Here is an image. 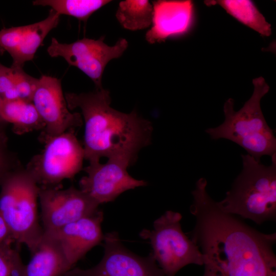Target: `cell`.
Listing matches in <instances>:
<instances>
[{"label": "cell", "mask_w": 276, "mask_h": 276, "mask_svg": "<svg viewBox=\"0 0 276 276\" xmlns=\"http://www.w3.org/2000/svg\"><path fill=\"white\" fill-rule=\"evenodd\" d=\"M20 165L17 156L8 149L7 144L0 145V186L5 176Z\"/></svg>", "instance_id": "cb8c5ba5"}, {"label": "cell", "mask_w": 276, "mask_h": 276, "mask_svg": "<svg viewBox=\"0 0 276 276\" xmlns=\"http://www.w3.org/2000/svg\"><path fill=\"white\" fill-rule=\"evenodd\" d=\"M42 141L43 149L31 158L26 168L38 185L56 187L63 180L73 178L82 169L84 151L75 130Z\"/></svg>", "instance_id": "52a82bcc"}, {"label": "cell", "mask_w": 276, "mask_h": 276, "mask_svg": "<svg viewBox=\"0 0 276 276\" xmlns=\"http://www.w3.org/2000/svg\"><path fill=\"white\" fill-rule=\"evenodd\" d=\"M211 6L218 5L241 23L264 36L271 34V25L257 9L254 3L247 0L205 1Z\"/></svg>", "instance_id": "ac0fdd59"}, {"label": "cell", "mask_w": 276, "mask_h": 276, "mask_svg": "<svg viewBox=\"0 0 276 276\" xmlns=\"http://www.w3.org/2000/svg\"><path fill=\"white\" fill-rule=\"evenodd\" d=\"M109 0H36L34 6H49L59 15L75 17L86 22L95 12L110 3Z\"/></svg>", "instance_id": "ffe728a7"}, {"label": "cell", "mask_w": 276, "mask_h": 276, "mask_svg": "<svg viewBox=\"0 0 276 276\" xmlns=\"http://www.w3.org/2000/svg\"><path fill=\"white\" fill-rule=\"evenodd\" d=\"M32 257L25 265V276H62L72 269L56 238L43 232Z\"/></svg>", "instance_id": "2e32d148"}, {"label": "cell", "mask_w": 276, "mask_h": 276, "mask_svg": "<svg viewBox=\"0 0 276 276\" xmlns=\"http://www.w3.org/2000/svg\"><path fill=\"white\" fill-rule=\"evenodd\" d=\"M39 187L31 173L21 165L7 174L0 186V215L16 246L25 244L32 254L43 234L37 217Z\"/></svg>", "instance_id": "5b68a950"}, {"label": "cell", "mask_w": 276, "mask_h": 276, "mask_svg": "<svg viewBox=\"0 0 276 276\" xmlns=\"http://www.w3.org/2000/svg\"><path fill=\"white\" fill-rule=\"evenodd\" d=\"M104 254L96 266L88 269L73 267L62 276H165L151 252L139 256L126 248L116 232L104 235Z\"/></svg>", "instance_id": "9c48e42d"}, {"label": "cell", "mask_w": 276, "mask_h": 276, "mask_svg": "<svg viewBox=\"0 0 276 276\" xmlns=\"http://www.w3.org/2000/svg\"><path fill=\"white\" fill-rule=\"evenodd\" d=\"M60 16L51 9L48 17L40 21L0 30V45L12 58L11 66L22 68L26 62L34 58L45 37L58 25Z\"/></svg>", "instance_id": "4fadbf2b"}, {"label": "cell", "mask_w": 276, "mask_h": 276, "mask_svg": "<svg viewBox=\"0 0 276 276\" xmlns=\"http://www.w3.org/2000/svg\"><path fill=\"white\" fill-rule=\"evenodd\" d=\"M13 243L0 245V276H25L24 265Z\"/></svg>", "instance_id": "44dd1931"}, {"label": "cell", "mask_w": 276, "mask_h": 276, "mask_svg": "<svg viewBox=\"0 0 276 276\" xmlns=\"http://www.w3.org/2000/svg\"><path fill=\"white\" fill-rule=\"evenodd\" d=\"M117 19L124 29L130 31L150 27L153 18V6L147 0H126L119 3Z\"/></svg>", "instance_id": "d6986e66"}, {"label": "cell", "mask_w": 276, "mask_h": 276, "mask_svg": "<svg viewBox=\"0 0 276 276\" xmlns=\"http://www.w3.org/2000/svg\"><path fill=\"white\" fill-rule=\"evenodd\" d=\"M104 38H84L65 43L52 38L47 52L52 57L63 58L70 65L77 67L89 77L96 88H101L106 65L110 60L120 57L128 46L125 38L119 39L112 46L106 44Z\"/></svg>", "instance_id": "ba28073f"}, {"label": "cell", "mask_w": 276, "mask_h": 276, "mask_svg": "<svg viewBox=\"0 0 276 276\" xmlns=\"http://www.w3.org/2000/svg\"><path fill=\"white\" fill-rule=\"evenodd\" d=\"M243 167L225 197L217 202L223 212L261 225L276 220V153L265 166L250 155L241 154Z\"/></svg>", "instance_id": "3957f363"}, {"label": "cell", "mask_w": 276, "mask_h": 276, "mask_svg": "<svg viewBox=\"0 0 276 276\" xmlns=\"http://www.w3.org/2000/svg\"><path fill=\"white\" fill-rule=\"evenodd\" d=\"M199 178L192 192L195 218L190 238L203 258V276H276V233L255 229L222 211Z\"/></svg>", "instance_id": "6da1fadb"}, {"label": "cell", "mask_w": 276, "mask_h": 276, "mask_svg": "<svg viewBox=\"0 0 276 276\" xmlns=\"http://www.w3.org/2000/svg\"><path fill=\"white\" fill-rule=\"evenodd\" d=\"M43 232L54 233L59 229L98 210L99 204L80 189L71 187L39 186Z\"/></svg>", "instance_id": "30bf717a"}, {"label": "cell", "mask_w": 276, "mask_h": 276, "mask_svg": "<svg viewBox=\"0 0 276 276\" xmlns=\"http://www.w3.org/2000/svg\"><path fill=\"white\" fill-rule=\"evenodd\" d=\"M70 110H80L84 122L83 147L89 163L120 158L133 163L142 148L151 141V122L135 111L126 113L110 106V92L103 87L93 91L65 93Z\"/></svg>", "instance_id": "7a4b0ae2"}, {"label": "cell", "mask_w": 276, "mask_h": 276, "mask_svg": "<svg viewBox=\"0 0 276 276\" xmlns=\"http://www.w3.org/2000/svg\"><path fill=\"white\" fill-rule=\"evenodd\" d=\"M132 164L120 158L108 159L105 164L90 162L84 169L86 175L79 181L80 189L100 204L114 201L128 190L146 186V181L136 179L128 173Z\"/></svg>", "instance_id": "8fae6325"}, {"label": "cell", "mask_w": 276, "mask_h": 276, "mask_svg": "<svg viewBox=\"0 0 276 276\" xmlns=\"http://www.w3.org/2000/svg\"><path fill=\"white\" fill-rule=\"evenodd\" d=\"M0 97L2 100L19 99L15 88L13 71L0 63Z\"/></svg>", "instance_id": "603a6c76"}, {"label": "cell", "mask_w": 276, "mask_h": 276, "mask_svg": "<svg viewBox=\"0 0 276 276\" xmlns=\"http://www.w3.org/2000/svg\"><path fill=\"white\" fill-rule=\"evenodd\" d=\"M254 91L238 111L234 109V100L227 99L223 106L225 119L219 126L205 132L211 139H225L238 144L247 154L259 161L264 155L276 153V139L262 111L260 102L269 91V86L262 77L253 79Z\"/></svg>", "instance_id": "277c9868"}, {"label": "cell", "mask_w": 276, "mask_h": 276, "mask_svg": "<svg viewBox=\"0 0 276 276\" xmlns=\"http://www.w3.org/2000/svg\"><path fill=\"white\" fill-rule=\"evenodd\" d=\"M11 67L13 71L15 88L19 99L32 102L39 79L27 74L22 68Z\"/></svg>", "instance_id": "7402d4cb"}, {"label": "cell", "mask_w": 276, "mask_h": 276, "mask_svg": "<svg viewBox=\"0 0 276 276\" xmlns=\"http://www.w3.org/2000/svg\"><path fill=\"white\" fill-rule=\"evenodd\" d=\"M0 116L7 124L12 125V131L21 135L33 131L44 130V123L32 102L20 99L2 100Z\"/></svg>", "instance_id": "e0dca14e"}, {"label": "cell", "mask_w": 276, "mask_h": 276, "mask_svg": "<svg viewBox=\"0 0 276 276\" xmlns=\"http://www.w3.org/2000/svg\"><path fill=\"white\" fill-rule=\"evenodd\" d=\"M32 102L45 128L42 140L56 136L83 124L80 113L68 109L59 79L43 75L39 79Z\"/></svg>", "instance_id": "7c38bea8"}, {"label": "cell", "mask_w": 276, "mask_h": 276, "mask_svg": "<svg viewBox=\"0 0 276 276\" xmlns=\"http://www.w3.org/2000/svg\"><path fill=\"white\" fill-rule=\"evenodd\" d=\"M1 102H2V99L0 97V105H1ZM6 125L7 124L3 121V120H2L0 116V127L5 128Z\"/></svg>", "instance_id": "4316f807"}, {"label": "cell", "mask_w": 276, "mask_h": 276, "mask_svg": "<svg viewBox=\"0 0 276 276\" xmlns=\"http://www.w3.org/2000/svg\"><path fill=\"white\" fill-rule=\"evenodd\" d=\"M103 213L98 210L51 234L58 241L72 268L89 250L103 241Z\"/></svg>", "instance_id": "5bb4252c"}, {"label": "cell", "mask_w": 276, "mask_h": 276, "mask_svg": "<svg viewBox=\"0 0 276 276\" xmlns=\"http://www.w3.org/2000/svg\"><path fill=\"white\" fill-rule=\"evenodd\" d=\"M8 137L5 128L0 127V145L7 144Z\"/></svg>", "instance_id": "484cf974"}, {"label": "cell", "mask_w": 276, "mask_h": 276, "mask_svg": "<svg viewBox=\"0 0 276 276\" xmlns=\"http://www.w3.org/2000/svg\"><path fill=\"white\" fill-rule=\"evenodd\" d=\"M153 18L151 28L145 35L151 44L165 41L168 38L188 32L194 16L192 1L158 0L152 1Z\"/></svg>", "instance_id": "9a60e30c"}, {"label": "cell", "mask_w": 276, "mask_h": 276, "mask_svg": "<svg viewBox=\"0 0 276 276\" xmlns=\"http://www.w3.org/2000/svg\"><path fill=\"white\" fill-rule=\"evenodd\" d=\"M181 215L167 211L153 222V229H143L140 236L149 241L153 257L165 276H175L189 264L202 266L203 256L196 243L182 230Z\"/></svg>", "instance_id": "8992f818"}, {"label": "cell", "mask_w": 276, "mask_h": 276, "mask_svg": "<svg viewBox=\"0 0 276 276\" xmlns=\"http://www.w3.org/2000/svg\"><path fill=\"white\" fill-rule=\"evenodd\" d=\"M4 52V50L0 45V56L3 55Z\"/></svg>", "instance_id": "83f0119b"}, {"label": "cell", "mask_w": 276, "mask_h": 276, "mask_svg": "<svg viewBox=\"0 0 276 276\" xmlns=\"http://www.w3.org/2000/svg\"><path fill=\"white\" fill-rule=\"evenodd\" d=\"M7 243L15 244V241L7 225L0 215V245Z\"/></svg>", "instance_id": "d4e9b609"}]
</instances>
